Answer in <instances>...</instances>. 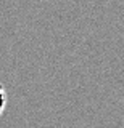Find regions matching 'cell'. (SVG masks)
<instances>
[{"label":"cell","mask_w":124,"mask_h":128,"mask_svg":"<svg viewBox=\"0 0 124 128\" xmlns=\"http://www.w3.org/2000/svg\"><path fill=\"white\" fill-rule=\"evenodd\" d=\"M5 106H7V96H5V90L3 86L0 85V114L5 110Z\"/></svg>","instance_id":"1"}]
</instances>
